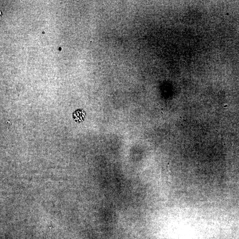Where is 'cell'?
<instances>
[{
	"instance_id": "1",
	"label": "cell",
	"mask_w": 239,
	"mask_h": 239,
	"mask_svg": "<svg viewBox=\"0 0 239 239\" xmlns=\"http://www.w3.org/2000/svg\"><path fill=\"white\" fill-rule=\"evenodd\" d=\"M85 111L82 109H78L73 114V118L77 122H81L85 119Z\"/></svg>"
}]
</instances>
